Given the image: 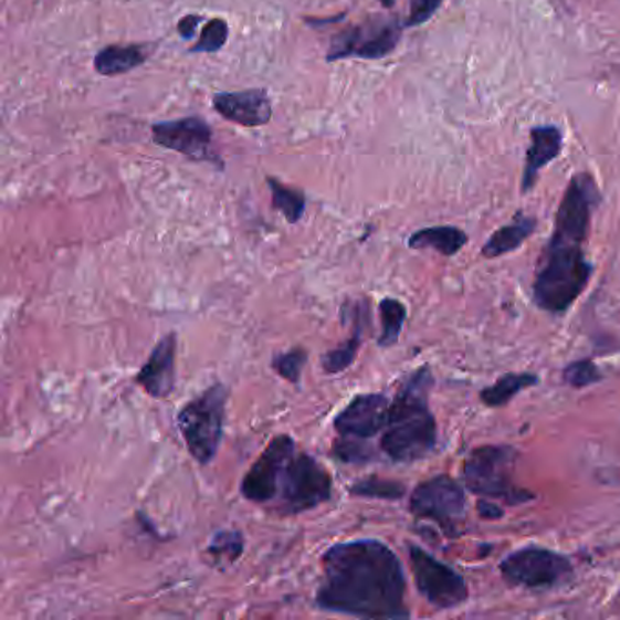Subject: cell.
Segmentation results:
<instances>
[{
    "label": "cell",
    "mask_w": 620,
    "mask_h": 620,
    "mask_svg": "<svg viewBox=\"0 0 620 620\" xmlns=\"http://www.w3.org/2000/svg\"><path fill=\"white\" fill-rule=\"evenodd\" d=\"M323 582L315 605L360 619H408L406 577L385 543L359 538L334 544L323 555Z\"/></svg>",
    "instance_id": "1"
},
{
    "label": "cell",
    "mask_w": 620,
    "mask_h": 620,
    "mask_svg": "<svg viewBox=\"0 0 620 620\" xmlns=\"http://www.w3.org/2000/svg\"><path fill=\"white\" fill-rule=\"evenodd\" d=\"M433 377L430 369H417L390 404L380 450L395 462L421 461L437 444V424L428 404Z\"/></svg>",
    "instance_id": "2"
},
{
    "label": "cell",
    "mask_w": 620,
    "mask_h": 620,
    "mask_svg": "<svg viewBox=\"0 0 620 620\" xmlns=\"http://www.w3.org/2000/svg\"><path fill=\"white\" fill-rule=\"evenodd\" d=\"M591 273L593 266L586 259L582 246H563L548 242L535 275V303L544 312H566L585 292Z\"/></svg>",
    "instance_id": "3"
},
{
    "label": "cell",
    "mask_w": 620,
    "mask_h": 620,
    "mask_svg": "<svg viewBox=\"0 0 620 620\" xmlns=\"http://www.w3.org/2000/svg\"><path fill=\"white\" fill-rule=\"evenodd\" d=\"M228 390L213 385L179 411L177 425L186 446L200 464H210L221 446Z\"/></svg>",
    "instance_id": "4"
},
{
    "label": "cell",
    "mask_w": 620,
    "mask_h": 620,
    "mask_svg": "<svg viewBox=\"0 0 620 620\" xmlns=\"http://www.w3.org/2000/svg\"><path fill=\"white\" fill-rule=\"evenodd\" d=\"M334 481L328 470L309 453L293 451L279 477V513L298 515L328 503ZM275 498V501H277Z\"/></svg>",
    "instance_id": "5"
},
{
    "label": "cell",
    "mask_w": 620,
    "mask_h": 620,
    "mask_svg": "<svg viewBox=\"0 0 620 620\" xmlns=\"http://www.w3.org/2000/svg\"><path fill=\"white\" fill-rule=\"evenodd\" d=\"M517 451L512 446H481L473 450L464 464V481L470 492L482 497L504 498L509 504H521L534 498L513 484V466Z\"/></svg>",
    "instance_id": "6"
},
{
    "label": "cell",
    "mask_w": 620,
    "mask_h": 620,
    "mask_svg": "<svg viewBox=\"0 0 620 620\" xmlns=\"http://www.w3.org/2000/svg\"><path fill=\"white\" fill-rule=\"evenodd\" d=\"M402 36V24L395 17L371 15L366 21L340 31L329 44L328 62L340 59L379 61L393 53Z\"/></svg>",
    "instance_id": "7"
},
{
    "label": "cell",
    "mask_w": 620,
    "mask_h": 620,
    "mask_svg": "<svg viewBox=\"0 0 620 620\" xmlns=\"http://www.w3.org/2000/svg\"><path fill=\"white\" fill-rule=\"evenodd\" d=\"M504 580L528 590H551L574 574L571 563L551 549L528 546L517 549L501 563Z\"/></svg>",
    "instance_id": "8"
},
{
    "label": "cell",
    "mask_w": 620,
    "mask_h": 620,
    "mask_svg": "<svg viewBox=\"0 0 620 620\" xmlns=\"http://www.w3.org/2000/svg\"><path fill=\"white\" fill-rule=\"evenodd\" d=\"M408 551L411 569L416 575L417 590L431 606L441 610H453L466 602L467 585L461 574H456L455 569L437 560L419 546L411 544Z\"/></svg>",
    "instance_id": "9"
},
{
    "label": "cell",
    "mask_w": 620,
    "mask_h": 620,
    "mask_svg": "<svg viewBox=\"0 0 620 620\" xmlns=\"http://www.w3.org/2000/svg\"><path fill=\"white\" fill-rule=\"evenodd\" d=\"M410 512L419 518H428L442 529H451V524L464 517L466 495L461 484L448 475L424 481L411 495Z\"/></svg>",
    "instance_id": "10"
},
{
    "label": "cell",
    "mask_w": 620,
    "mask_h": 620,
    "mask_svg": "<svg viewBox=\"0 0 620 620\" xmlns=\"http://www.w3.org/2000/svg\"><path fill=\"white\" fill-rule=\"evenodd\" d=\"M297 444L290 435H277L262 451L241 482L242 497L256 504L273 503L279 495V477L282 467Z\"/></svg>",
    "instance_id": "11"
},
{
    "label": "cell",
    "mask_w": 620,
    "mask_h": 620,
    "mask_svg": "<svg viewBox=\"0 0 620 620\" xmlns=\"http://www.w3.org/2000/svg\"><path fill=\"white\" fill-rule=\"evenodd\" d=\"M390 399L382 393L357 395L337 417L334 425L338 437L366 442L385 431L390 413Z\"/></svg>",
    "instance_id": "12"
},
{
    "label": "cell",
    "mask_w": 620,
    "mask_h": 620,
    "mask_svg": "<svg viewBox=\"0 0 620 620\" xmlns=\"http://www.w3.org/2000/svg\"><path fill=\"white\" fill-rule=\"evenodd\" d=\"M151 135L157 146L174 149L193 160H219L211 154L210 124L200 117H185L166 120L151 126Z\"/></svg>",
    "instance_id": "13"
},
{
    "label": "cell",
    "mask_w": 620,
    "mask_h": 620,
    "mask_svg": "<svg viewBox=\"0 0 620 620\" xmlns=\"http://www.w3.org/2000/svg\"><path fill=\"white\" fill-rule=\"evenodd\" d=\"M213 108L225 120L241 124L246 128H259L270 123L272 103L266 90H244V92H221L213 95Z\"/></svg>",
    "instance_id": "14"
},
{
    "label": "cell",
    "mask_w": 620,
    "mask_h": 620,
    "mask_svg": "<svg viewBox=\"0 0 620 620\" xmlns=\"http://www.w3.org/2000/svg\"><path fill=\"white\" fill-rule=\"evenodd\" d=\"M175 357H177V334L160 338L148 360L144 362L135 382L154 399H166L175 388Z\"/></svg>",
    "instance_id": "15"
},
{
    "label": "cell",
    "mask_w": 620,
    "mask_h": 620,
    "mask_svg": "<svg viewBox=\"0 0 620 620\" xmlns=\"http://www.w3.org/2000/svg\"><path fill=\"white\" fill-rule=\"evenodd\" d=\"M344 324H351L354 335L346 343L340 344L338 348L332 349L324 355L320 365L328 375L343 374L344 369H348L354 365L355 357L359 354L360 344H362V335L369 326V308L366 301H348L340 309Z\"/></svg>",
    "instance_id": "16"
},
{
    "label": "cell",
    "mask_w": 620,
    "mask_h": 620,
    "mask_svg": "<svg viewBox=\"0 0 620 620\" xmlns=\"http://www.w3.org/2000/svg\"><path fill=\"white\" fill-rule=\"evenodd\" d=\"M528 155H526V166H524L523 191L534 190L538 174L544 166H548L551 160L559 157L563 151V132L557 126H537L529 134Z\"/></svg>",
    "instance_id": "17"
},
{
    "label": "cell",
    "mask_w": 620,
    "mask_h": 620,
    "mask_svg": "<svg viewBox=\"0 0 620 620\" xmlns=\"http://www.w3.org/2000/svg\"><path fill=\"white\" fill-rule=\"evenodd\" d=\"M148 56L149 50L146 44H129V46L112 44L95 55L93 66L98 75L115 77V75H123L135 67L143 66L144 62L148 61Z\"/></svg>",
    "instance_id": "18"
},
{
    "label": "cell",
    "mask_w": 620,
    "mask_h": 620,
    "mask_svg": "<svg viewBox=\"0 0 620 620\" xmlns=\"http://www.w3.org/2000/svg\"><path fill=\"white\" fill-rule=\"evenodd\" d=\"M537 228V221L534 217L521 216L515 217L512 224L503 225L501 230L495 231L486 244L482 248V255L486 259H497V256L506 255L523 246V242L534 233Z\"/></svg>",
    "instance_id": "19"
},
{
    "label": "cell",
    "mask_w": 620,
    "mask_h": 620,
    "mask_svg": "<svg viewBox=\"0 0 620 620\" xmlns=\"http://www.w3.org/2000/svg\"><path fill=\"white\" fill-rule=\"evenodd\" d=\"M467 235L455 225H435V228H424L410 237L408 246L413 250H435L442 255L451 256L461 252L466 246Z\"/></svg>",
    "instance_id": "20"
},
{
    "label": "cell",
    "mask_w": 620,
    "mask_h": 620,
    "mask_svg": "<svg viewBox=\"0 0 620 620\" xmlns=\"http://www.w3.org/2000/svg\"><path fill=\"white\" fill-rule=\"evenodd\" d=\"M537 375L534 374H509L504 375L495 385L487 386L481 391V400L490 408L506 406L515 395L526 390L529 386L537 385Z\"/></svg>",
    "instance_id": "21"
},
{
    "label": "cell",
    "mask_w": 620,
    "mask_h": 620,
    "mask_svg": "<svg viewBox=\"0 0 620 620\" xmlns=\"http://www.w3.org/2000/svg\"><path fill=\"white\" fill-rule=\"evenodd\" d=\"M267 186L272 190L273 208L281 211L290 224L301 221L304 211H306V197H304L303 191L287 188V186L282 185L273 177L267 179Z\"/></svg>",
    "instance_id": "22"
},
{
    "label": "cell",
    "mask_w": 620,
    "mask_h": 620,
    "mask_svg": "<svg viewBox=\"0 0 620 620\" xmlns=\"http://www.w3.org/2000/svg\"><path fill=\"white\" fill-rule=\"evenodd\" d=\"M380 324H382V332H380L379 346L380 348H390L399 340L400 332L404 328L406 312L404 304L397 301V298H385L379 304Z\"/></svg>",
    "instance_id": "23"
},
{
    "label": "cell",
    "mask_w": 620,
    "mask_h": 620,
    "mask_svg": "<svg viewBox=\"0 0 620 620\" xmlns=\"http://www.w3.org/2000/svg\"><path fill=\"white\" fill-rule=\"evenodd\" d=\"M349 493L355 497L380 498V501H399L404 495V486L399 482L385 481V479H366L349 487Z\"/></svg>",
    "instance_id": "24"
},
{
    "label": "cell",
    "mask_w": 620,
    "mask_h": 620,
    "mask_svg": "<svg viewBox=\"0 0 620 620\" xmlns=\"http://www.w3.org/2000/svg\"><path fill=\"white\" fill-rule=\"evenodd\" d=\"M306 362H308V351H304L303 348H293L286 354L275 355L272 360V368L281 375L282 379L292 382V385H298Z\"/></svg>",
    "instance_id": "25"
},
{
    "label": "cell",
    "mask_w": 620,
    "mask_h": 620,
    "mask_svg": "<svg viewBox=\"0 0 620 620\" xmlns=\"http://www.w3.org/2000/svg\"><path fill=\"white\" fill-rule=\"evenodd\" d=\"M230 35L228 22L222 19H211L206 22L200 31V39L196 46L191 48V53H216L222 50Z\"/></svg>",
    "instance_id": "26"
},
{
    "label": "cell",
    "mask_w": 620,
    "mask_h": 620,
    "mask_svg": "<svg viewBox=\"0 0 620 620\" xmlns=\"http://www.w3.org/2000/svg\"><path fill=\"white\" fill-rule=\"evenodd\" d=\"M244 548V538L239 532H219L211 538L208 554L213 555L217 560L228 559L230 563L239 559Z\"/></svg>",
    "instance_id": "27"
},
{
    "label": "cell",
    "mask_w": 620,
    "mask_h": 620,
    "mask_svg": "<svg viewBox=\"0 0 620 620\" xmlns=\"http://www.w3.org/2000/svg\"><path fill=\"white\" fill-rule=\"evenodd\" d=\"M600 380H602V374L590 359L575 360L564 369V382L571 388H577V390L597 385Z\"/></svg>",
    "instance_id": "28"
},
{
    "label": "cell",
    "mask_w": 620,
    "mask_h": 620,
    "mask_svg": "<svg viewBox=\"0 0 620 620\" xmlns=\"http://www.w3.org/2000/svg\"><path fill=\"white\" fill-rule=\"evenodd\" d=\"M444 0H410V15L406 19L404 27H422L435 15Z\"/></svg>",
    "instance_id": "29"
},
{
    "label": "cell",
    "mask_w": 620,
    "mask_h": 620,
    "mask_svg": "<svg viewBox=\"0 0 620 620\" xmlns=\"http://www.w3.org/2000/svg\"><path fill=\"white\" fill-rule=\"evenodd\" d=\"M202 22V17L200 15H186L185 19H180L179 24H177V31L182 39H191L196 35L197 27Z\"/></svg>",
    "instance_id": "30"
},
{
    "label": "cell",
    "mask_w": 620,
    "mask_h": 620,
    "mask_svg": "<svg viewBox=\"0 0 620 620\" xmlns=\"http://www.w3.org/2000/svg\"><path fill=\"white\" fill-rule=\"evenodd\" d=\"M477 509L482 518H501L504 515L503 507L487 503V501H479Z\"/></svg>",
    "instance_id": "31"
}]
</instances>
